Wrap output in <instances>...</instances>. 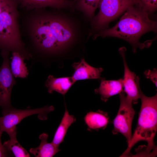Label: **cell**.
<instances>
[{"instance_id": "obj_1", "label": "cell", "mask_w": 157, "mask_h": 157, "mask_svg": "<svg viewBox=\"0 0 157 157\" xmlns=\"http://www.w3.org/2000/svg\"><path fill=\"white\" fill-rule=\"evenodd\" d=\"M45 8L26 11L22 24L23 31L38 50L54 53L72 42L75 31L68 20Z\"/></svg>"}, {"instance_id": "obj_2", "label": "cell", "mask_w": 157, "mask_h": 157, "mask_svg": "<svg viewBox=\"0 0 157 157\" xmlns=\"http://www.w3.org/2000/svg\"><path fill=\"white\" fill-rule=\"evenodd\" d=\"M119 21L114 26L101 31L95 35L103 37H112L123 39L128 42L135 52L138 48L142 49L147 45L140 43L139 39L143 34L157 31V23L150 19L146 11L135 6L129 7Z\"/></svg>"}, {"instance_id": "obj_3", "label": "cell", "mask_w": 157, "mask_h": 157, "mask_svg": "<svg viewBox=\"0 0 157 157\" xmlns=\"http://www.w3.org/2000/svg\"><path fill=\"white\" fill-rule=\"evenodd\" d=\"M18 0H0V50L19 53L25 59L31 54L21 33Z\"/></svg>"}, {"instance_id": "obj_4", "label": "cell", "mask_w": 157, "mask_h": 157, "mask_svg": "<svg viewBox=\"0 0 157 157\" xmlns=\"http://www.w3.org/2000/svg\"><path fill=\"white\" fill-rule=\"evenodd\" d=\"M140 92L141 105L137 125L127 148L121 156L130 154L133 147L142 140L147 143L144 152L145 155L149 156L151 151L156 155V147L154 140L157 130V94L151 97H147L140 88Z\"/></svg>"}, {"instance_id": "obj_5", "label": "cell", "mask_w": 157, "mask_h": 157, "mask_svg": "<svg viewBox=\"0 0 157 157\" xmlns=\"http://www.w3.org/2000/svg\"><path fill=\"white\" fill-rule=\"evenodd\" d=\"M133 5V0H101L99 12L92 22L93 28L97 31L105 29L111 21Z\"/></svg>"}, {"instance_id": "obj_6", "label": "cell", "mask_w": 157, "mask_h": 157, "mask_svg": "<svg viewBox=\"0 0 157 157\" xmlns=\"http://www.w3.org/2000/svg\"><path fill=\"white\" fill-rule=\"evenodd\" d=\"M120 104L117 115L113 121V134L120 133L126 138L128 145L131 140V126L135 111L132 101L128 98L124 90L119 94Z\"/></svg>"}, {"instance_id": "obj_7", "label": "cell", "mask_w": 157, "mask_h": 157, "mask_svg": "<svg viewBox=\"0 0 157 157\" xmlns=\"http://www.w3.org/2000/svg\"><path fill=\"white\" fill-rule=\"evenodd\" d=\"M52 106L34 109H18L12 108L0 117V131L6 132L8 135L17 130L16 126L25 117L37 114L38 118L46 120L47 114L54 110Z\"/></svg>"}, {"instance_id": "obj_8", "label": "cell", "mask_w": 157, "mask_h": 157, "mask_svg": "<svg viewBox=\"0 0 157 157\" xmlns=\"http://www.w3.org/2000/svg\"><path fill=\"white\" fill-rule=\"evenodd\" d=\"M10 52L1 51V53L3 62L0 67V107L2 108V115L13 108L10 98L12 89L16 82L9 64Z\"/></svg>"}, {"instance_id": "obj_9", "label": "cell", "mask_w": 157, "mask_h": 157, "mask_svg": "<svg viewBox=\"0 0 157 157\" xmlns=\"http://www.w3.org/2000/svg\"><path fill=\"white\" fill-rule=\"evenodd\" d=\"M126 51V48L124 47H121L119 49L124 66L123 78L124 90L127 97L132 101L133 104H136L138 103V99L140 98V79L128 67L125 58Z\"/></svg>"}, {"instance_id": "obj_10", "label": "cell", "mask_w": 157, "mask_h": 157, "mask_svg": "<svg viewBox=\"0 0 157 157\" xmlns=\"http://www.w3.org/2000/svg\"><path fill=\"white\" fill-rule=\"evenodd\" d=\"M19 7L25 11L49 7L69 9L76 6L78 0H18Z\"/></svg>"}, {"instance_id": "obj_11", "label": "cell", "mask_w": 157, "mask_h": 157, "mask_svg": "<svg viewBox=\"0 0 157 157\" xmlns=\"http://www.w3.org/2000/svg\"><path fill=\"white\" fill-rule=\"evenodd\" d=\"M72 66L74 72L72 77L75 82L87 79H100L101 73L104 70L101 67L92 66L83 58L78 62L74 63Z\"/></svg>"}, {"instance_id": "obj_12", "label": "cell", "mask_w": 157, "mask_h": 157, "mask_svg": "<svg viewBox=\"0 0 157 157\" xmlns=\"http://www.w3.org/2000/svg\"><path fill=\"white\" fill-rule=\"evenodd\" d=\"M100 86L94 90L96 94H99L102 101L106 102L110 97L119 94L123 90V78L116 80H106L101 78Z\"/></svg>"}, {"instance_id": "obj_13", "label": "cell", "mask_w": 157, "mask_h": 157, "mask_svg": "<svg viewBox=\"0 0 157 157\" xmlns=\"http://www.w3.org/2000/svg\"><path fill=\"white\" fill-rule=\"evenodd\" d=\"M108 113L101 110L96 112L90 111L86 114L84 118L88 130L90 131L105 129L110 123Z\"/></svg>"}, {"instance_id": "obj_14", "label": "cell", "mask_w": 157, "mask_h": 157, "mask_svg": "<svg viewBox=\"0 0 157 157\" xmlns=\"http://www.w3.org/2000/svg\"><path fill=\"white\" fill-rule=\"evenodd\" d=\"M76 82L71 77L56 78L50 75L45 82V86L49 93L54 91L64 96Z\"/></svg>"}, {"instance_id": "obj_15", "label": "cell", "mask_w": 157, "mask_h": 157, "mask_svg": "<svg viewBox=\"0 0 157 157\" xmlns=\"http://www.w3.org/2000/svg\"><path fill=\"white\" fill-rule=\"evenodd\" d=\"M48 136L45 133L40 135L39 136L41 140L40 145L36 148L30 149V152L36 157H52L59 152L60 150L58 147L52 142H47Z\"/></svg>"}, {"instance_id": "obj_16", "label": "cell", "mask_w": 157, "mask_h": 157, "mask_svg": "<svg viewBox=\"0 0 157 157\" xmlns=\"http://www.w3.org/2000/svg\"><path fill=\"white\" fill-rule=\"evenodd\" d=\"M76 118L72 115H70L65 105V111L62 120L51 142L58 147L63 141L69 127L76 121Z\"/></svg>"}, {"instance_id": "obj_17", "label": "cell", "mask_w": 157, "mask_h": 157, "mask_svg": "<svg viewBox=\"0 0 157 157\" xmlns=\"http://www.w3.org/2000/svg\"><path fill=\"white\" fill-rule=\"evenodd\" d=\"M25 58L17 52H12L10 66L11 71L15 77L24 78L28 76V73Z\"/></svg>"}, {"instance_id": "obj_18", "label": "cell", "mask_w": 157, "mask_h": 157, "mask_svg": "<svg viewBox=\"0 0 157 157\" xmlns=\"http://www.w3.org/2000/svg\"><path fill=\"white\" fill-rule=\"evenodd\" d=\"M16 133L17 131H15L9 134L10 139L4 142V146L16 157H30L28 153L17 140Z\"/></svg>"}, {"instance_id": "obj_19", "label": "cell", "mask_w": 157, "mask_h": 157, "mask_svg": "<svg viewBox=\"0 0 157 157\" xmlns=\"http://www.w3.org/2000/svg\"><path fill=\"white\" fill-rule=\"evenodd\" d=\"M101 0H78L76 6L88 17L94 16Z\"/></svg>"}, {"instance_id": "obj_20", "label": "cell", "mask_w": 157, "mask_h": 157, "mask_svg": "<svg viewBox=\"0 0 157 157\" xmlns=\"http://www.w3.org/2000/svg\"><path fill=\"white\" fill-rule=\"evenodd\" d=\"M134 5L151 13L157 9V0H133Z\"/></svg>"}, {"instance_id": "obj_21", "label": "cell", "mask_w": 157, "mask_h": 157, "mask_svg": "<svg viewBox=\"0 0 157 157\" xmlns=\"http://www.w3.org/2000/svg\"><path fill=\"white\" fill-rule=\"evenodd\" d=\"M145 77L150 79L157 87V69L154 68L152 70L148 69L144 72Z\"/></svg>"}, {"instance_id": "obj_22", "label": "cell", "mask_w": 157, "mask_h": 157, "mask_svg": "<svg viewBox=\"0 0 157 157\" xmlns=\"http://www.w3.org/2000/svg\"><path fill=\"white\" fill-rule=\"evenodd\" d=\"M3 132L0 131V157H8L11 152L7 150L2 143L1 137Z\"/></svg>"}]
</instances>
